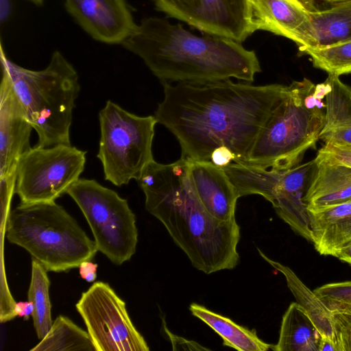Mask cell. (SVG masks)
<instances>
[{"label":"cell","mask_w":351,"mask_h":351,"mask_svg":"<svg viewBox=\"0 0 351 351\" xmlns=\"http://www.w3.org/2000/svg\"><path fill=\"white\" fill-rule=\"evenodd\" d=\"M164 98L154 117L178 139L182 156L210 161L217 149L244 163L285 85L233 82H161Z\"/></svg>","instance_id":"obj_1"},{"label":"cell","mask_w":351,"mask_h":351,"mask_svg":"<svg viewBox=\"0 0 351 351\" xmlns=\"http://www.w3.org/2000/svg\"><path fill=\"white\" fill-rule=\"evenodd\" d=\"M146 210L165 227L197 269L210 274L239 262L240 227L236 219L219 220L202 206L193 187L189 160L170 164L152 160L136 180Z\"/></svg>","instance_id":"obj_2"},{"label":"cell","mask_w":351,"mask_h":351,"mask_svg":"<svg viewBox=\"0 0 351 351\" xmlns=\"http://www.w3.org/2000/svg\"><path fill=\"white\" fill-rule=\"evenodd\" d=\"M231 38L197 36L161 17L144 18L121 44L161 82L207 83L235 78L253 82L261 71L254 50Z\"/></svg>","instance_id":"obj_3"},{"label":"cell","mask_w":351,"mask_h":351,"mask_svg":"<svg viewBox=\"0 0 351 351\" xmlns=\"http://www.w3.org/2000/svg\"><path fill=\"white\" fill-rule=\"evenodd\" d=\"M324 86L304 78L285 85L244 163L285 170L315 147L325 123Z\"/></svg>","instance_id":"obj_4"},{"label":"cell","mask_w":351,"mask_h":351,"mask_svg":"<svg viewBox=\"0 0 351 351\" xmlns=\"http://www.w3.org/2000/svg\"><path fill=\"white\" fill-rule=\"evenodd\" d=\"M1 69L8 73L34 130L36 146L71 145L70 128L80 86L73 66L55 51L47 66L34 71L10 60L1 43Z\"/></svg>","instance_id":"obj_5"},{"label":"cell","mask_w":351,"mask_h":351,"mask_svg":"<svg viewBox=\"0 0 351 351\" xmlns=\"http://www.w3.org/2000/svg\"><path fill=\"white\" fill-rule=\"evenodd\" d=\"M5 236L47 271H66L91 261L98 250L75 219L56 202L21 203L8 214Z\"/></svg>","instance_id":"obj_6"},{"label":"cell","mask_w":351,"mask_h":351,"mask_svg":"<svg viewBox=\"0 0 351 351\" xmlns=\"http://www.w3.org/2000/svg\"><path fill=\"white\" fill-rule=\"evenodd\" d=\"M100 141L97 158L105 180L115 186L137 180L154 160L152 142L157 121L154 116L140 117L110 100L99 112Z\"/></svg>","instance_id":"obj_7"},{"label":"cell","mask_w":351,"mask_h":351,"mask_svg":"<svg viewBox=\"0 0 351 351\" xmlns=\"http://www.w3.org/2000/svg\"><path fill=\"white\" fill-rule=\"evenodd\" d=\"M84 214L98 251L121 265L136 252V217L127 199L93 179H79L67 191Z\"/></svg>","instance_id":"obj_8"},{"label":"cell","mask_w":351,"mask_h":351,"mask_svg":"<svg viewBox=\"0 0 351 351\" xmlns=\"http://www.w3.org/2000/svg\"><path fill=\"white\" fill-rule=\"evenodd\" d=\"M313 164V160L288 169L273 170L232 162L222 169L240 197L262 195L295 233L311 242L307 205L303 198Z\"/></svg>","instance_id":"obj_9"},{"label":"cell","mask_w":351,"mask_h":351,"mask_svg":"<svg viewBox=\"0 0 351 351\" xmlns=\"http://www.w3.org/2000/svg\"><path fill=\"white\" fill-rule=\"evenodd\" d=\"M86 154L71 145L32 147L16 165L15 193L21 203L55 202L66 193L84 170Z\"/></svg>","instance_id":"obj_10"},{"label":"cell","mask_w":351,"mask_h":351,"mask_svg":"<svg viewBox=\"0 0 351 351\" xmlns=\"http://www.w3.org/2000/svg\"><path fill=\"white\" fill-rule=\"evenodd\" d=\"M96 351H148L125 302L106 282H96L75 305Z\"/></svg>","instance_id":"obj_11"},{"label":"cell","mask_w":351,"mask_h":351,"mask_svg":"<svg viewBox=\"0 0 351 351\" xmlns=\"http://www.w3.org/2000/svg\"><path fill=\"white\" fill-rule=\"evenodd\" d=\"M64 5L84 32L103 43L122 44L137 25L126 0H64Z\"/></svg>","instance_id":"obj_12"},{"label":"cell","mask_w":351,"mask_h":351,"mask_svg":"<svg viewBox=\"0 0 351 351\" xmlns=\"http://www.w3.org/2000/svg\"><path fill=\"white\" fill-rule=\"evenodd\" d=\"M0 86V177L16 173L20 157L29 150L34 129L7 71Z\"/></svg>","instance_id":"obj_13"},{"label":"cell","mask_w":351,"mask_h":351,"mask_svg":"<svg viewBox=\"0 0 351 351\" xmlns=\"http://www.w3.org/2000/svg\"><path fill=\"white\" fill-rule=\"evenodd\" d=\"M250 32L263 30L302 44L308 10L302 0H248Z\"/></svg>","instance_id":"obj_14"},{"label":"cell","mask_w":351,"mask_h":351,"mask_svg":"<svg viewBox=\"0 0 351 351\" xmlns=\"http://www.w3.org/2000/svg\"><path fill=\"white\" fill-rule=\"evenodd\" d=\"M189 162L193 187L205 210L219 220L235 218L240 197L223 169L210 161L189 160Z\"/></svg>","instance_id":"obj_15"},{"label":"cell","mask_w":351,"mask_h":351,"mask_svg":"<svg viewBox=\"0 0 351 351\" xmlns=\"http://www.w3.org/2000/svg\"><path fill=\"white\" fill-rule=\"evenodd\" d=\"M191 27L242 43L251 36L248 0H197Z\"/></svg>","instance_id":"obj_16"},{"label":"cell","mask_w":351,"mask_h":351,"mask_svg":"<svg viewBox=\"0 0 351 351\" xmlns=\"http://www.w3.org/2000/svg\"><path fill=\"white\" fill-rule=\"evenodd\" d=\"M304 195L308 209L339 204L351 199V167L317 154Z\"/></svg>","instance_id":"obj_17"},{"label":"cell","mask_w":351,"mask_h":351,"mask_svg":"<svg viewBox=\"0 0 351 351\" xmlns=\"http://www.w3.org/2000/svg\"><path fill=\"white\" fill-rule=\"evenodd\" d=\"M308 213L315 249L321 255L336 257L351 242V199L328 207L308 209Z\"/></svg>","instance_id":"obj_18"},{"label":"cell","mask_w":351,"mask_h":351,"mask_svg":"<svg viewBox=\"0 0 351 351\" xmlns=\"http://www.w3.org/2000/svg\"><path fill=\"white\" fill-rule=\"evenodd\" d=\"M308 16L299 49L351 40V0H337L328 8L308 10Z\"/></svg>","instance_id":"obj_19"},{"label":"cell","mask_w":351,"mask_h":351,"mask_svg":"<svg viewBox=\"0 0 351 351\" xmlns=\"http://www.w3.org/2000/svg\"><path fill=\"white\" fill-rule=\"evenodd\" d=\"M323 84L325 123L319 140L324 144L351 145V87L332 75Z\"/></svg>","instance_id":"obj_20"},{"label":"cell","mask_w":351,"mask_h":351,"mask_svg":"<svg viewBox=\"0 0 351 351\" xmlns=\"http://www.w3.org/2000/svg\"><path fill=\"white\" fill-rule=\"evenodd\" d=\"M321 336L307 312L296 302L290 304L281 322L274 351H319Z\"/></svg>","instance_id":"obj_21"},{"label":"cell","mask_w":351,"mask_h":351,"mask_svg":"<svg viewBox=\"0 0 351 351\" xmlns=\"http://www.w3.org/2000/svg\"><path fill=\"white\" fill-rule=\"evenodd\" d=\"M189 310L203 321L223 339V345L239 351H266L271 349L269 344L260 339L254 329L241 326L229 318L208 310L205 306L192 303Z\"/></svg>","instance_id":"obj_22"},{"label":"cell","mask_w":351,"mask_h":351,"mask_svg":"<svg viewBox=\"0 0 351 351\" xmlns=\"http://www.w3.org/2000/svg\"><path fill=\"white\" fill-rule=\"evenodd\" d=\"M257 250L260 256L265 261L285 276L287 287L295 297L296 302L307 312L321 337L330 338L334 340L330 311L314 291H311L306 287L289 267L271 260L259 248Z\"/></svg>","instance_id":"obj_23"},{"label":"cell","mask_w":351,"mask_h":351,"mask_svg":"<svg viewBox=\"0 0 351 351\" xmlns=\"http://www.w3.org/2000/svg\"><path fill=\"white\" fill-rule=\"evenodd\" d=\"M31 351H96L88 332L67 317L58 316Z\"/></svg>","instance_id":"obj_24"},{"label":"cell","mask_w":351,"mask_h":351,"mask_svg":"<svg viewBox=\"0 0 351 351\" xmlns=\"http://www.w3.org/2000/svg\"><path fill=\"white\" fill-rule=\"evenodd\" d=\"M45 268L36 259L32 261V273L28 300L34 305L32 319L38 339H43L52 326L51 304L49 298L50 281Z\"/></svg>","instance_id":"obj_25"},{"label":"cell","mask_w":351,"mask_h":351,"mask_svg":"<svg viewBox=\"0 0 351 351\" xmlns=\"http://www.w3.org/2000/svg\"><path fill=\"white\" fill-rule=\"evenodd\" d=\"M299 51L308 55L314 67L335 76L351 73V40L323 47H305Z\"/></svg>","instance_id":"obj_26"},{"label":"cell","mask_w":351,"mask_h":351,"mask_svg":"<svg viewBox=\"0 0 351 351\" xmlns=\"http://www.w3.org/2000/svg\"><path fill=\"white\" fill-rule=\"evenodd\" d=\"M327 308L337 351H351V306L333 305Z\"/></svg>","instance_id":"obj_27"},{"label":"cell","mask_w":351,"mask_h":351,"mask_svg":"<svg viewBox=\"0 0 351 351\" xmlns=\"http://www.w3.org/2000/svg\"><path fill=\"white\" fill-rule=\"evenodd\" d=\"M314 292L326 308L333 305L351 306V281L326 284Z\"/></svg>","instance_id":"obj_28"},{"label":"cell","mask_w":351,"mask_h":351,"mask_svg":"<svg viewBox=\"0 0 351 351\" xmlns=\"http://www.w3.org/2000/svg\"><path fill=\"white\" fill-rule=\"evenodd\" d=\"M156 9L167 16L191 25L197 0H153Z\"/></svg>","instance_id":"obj_29"},{"label":"cell","mask_w":351,"mask_h":351,"mask_svg":"<svg viewBox=\"0 0 351 351\" xmlns=\"http://www.w3.org/2000/svg\"><path fill=\"white\" fill-rule=\"evenodd\" d=\"M317 154L330 161L351 167V145L324 144Z\"/></svg>","instance_id":"obj_30"},{"label":"cell","mask_w":351,"mask_h":351,"mask_svg":"<svg viewBox=\"0 0 351 351\" xmlns=\"http://www.w3.org/2000/svg\"><path fill=\"white\" fill-rule=\"evenodd\" d=\"M97 264L90 261H83L78 267L81 278L88 282H94L97 278Z\"/></svg>","instance_id":"obj_31"},{"label":"cell","mask_w":351,"mask_h":351,"mask_svg":"<svg viewBox=\"0 0 351 351\" xmlns=\"http://www.w3.org/2000/svg\"><path fill=\"white\" fill-rule=\"evenodd\" d=\"M34 309V305L29 300L25 302L20 301L16 303L14 312L16 316L23 317L27 320L32 315Z\"/></svg>","instance_id":"obj_32"},{"label":"cell","mask_w":351,"mask_h":351,"mask_svg":"<svg viewBox=\"0 0 351 351\" xmlns=\"http://www.w3.org/2000/svg\"><path fill=\"white\" fill-rule=\"evenodd\" d=\"M337 351V345L335 341L330 338L321 337L319 344V351Z\"/></svg>","instance_id":"obj_33"},{"label":"cell","mask_w":351,"mask_h":351,"mask_svg":"<svg viewBox=\"0 0 351 351\" xmlns=\"http://www.w3.org/2000/svg\"><path fill=\"white\" fill-rule=\"evenodd\" d=\"M336 258L351 266V242L339 252Z\"/></svg>","instance_id":"obj_34"},{"label":"cell","mask_w":351,"mask_h":351,"mask_svg":"<svg viewBox=\"0 0 351 351\" xmlns=\"http://www.w3.org/2000/svg\"><path fill=\"white\" fill-rule=\"evenodd\" d=\"M10 12V3L9 0H1V22L3 23Z\"/></svg>","instance_id":"obj_35"},{"label":"cell","mask_w":351,"mask_h":351,"mask_svg":"<svg viewBox=\"0 0 351 351\" xmlns=\"http://www.w3.org/2000/svg\"><path fill=\"white\" fill-rule=\"evenodd\" d=\"M303 1V3L305 4V5L306 6V8H308V10H315L317 9L315 6H314V2L315 1H323V2H326V3H328L329 4L330 3H332L337 0H302Z\"/></svg>","instance_id":"obj_36"},{"label":"cell","mask_w":351,"mask_h":351,"mask_svg":"<svg viewBox=\"0 0 351 351\" xmlns=\"http://www.w3.org/2000/svg\"><path fill=\"white\" fill-rule=\"evenodd\" d=\"M36 6H41L44 3V0H27Z\"/></svg>","instance_id":"obj_37"}]
</instances>
